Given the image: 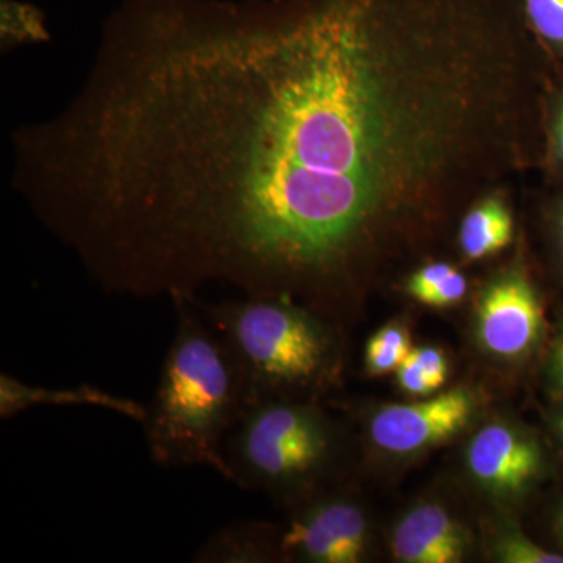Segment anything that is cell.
I'll return each mask as SVG.
<instances>
[{
  "mask_svg": "<svg viewBox=\"0 0 563 563\" xmlns=\"http://www.w3.org/2000/svg\"><path fill=\"white\" fill-rule=\"evenodd\" d=\"M473 412L472 393L455 388L429 401L377 410L369 420V439L387 453H418L461 432Z\"/></svg>",
  "mask_w": 563,
  "mask_h": 563,
  "instance_id": "obj_6",
  "label": "cell"
},
{
  "mask_svg": "<svg viewBox=\"0 0 563 563\" xmlns=\"http://www.w3.org/2000/svg\"><path fill=\"white\" fill-rule=\"evenodd\" d=\"M98 407L121 417L141 422L146 417V406L135 399L114 395L95 385L81 384L77 387H41L25 384L24 380L0 373V418L11 420L25 410L36 407Z\"/></svg>",
  "mask_w": 563,
  "mask_h": 563,
  "instance_id": "obj_8",
  "label": "cell"
},
{
  "mask_svg": "<svg viewBox=\"0 0 563 563\" xmlns=\"http://www.w3.org/2000/svg\"><path fill=\"white\" fill-rule=\"evenodd\" d=\"M51 41L46 14L24 0H0V51L38 46Z\"/></svg>",
  "mask_w": 563,
  "mask_h": 563,
  "instance_id": "obj_14",
  "label": "cell"
},
{
  "mask_svg": "<svg viewBox=\"0 0 563 563\" xmlns=\"http://www.w3.org/2000/svg\"><path fill=\"white\" fill-rule=\"evenodd\" d=\"M415 354H417L418 362H420L422 372L428 376L433 391L439 390L448 377V362L443 352L435 347H418L415 350Z\"/></svg>",
  "mask_w": 563,
  "mask_h": 563,
  "instance_id": "obj_19",
  "label": "cell"
},
{
  "mask_svg": "<svg viewBox=\"0 0 563 563\" xmlns=\"http://www.w3.org/2000/svg\"><path fill=\"white\" fill-rule=\"evenodd\" d=\"M173 306L176 333L141 421L147 451L165 468L207 466L229 481L225 442L246 407L242 373L192 298Z\"/></svg>",
  "mask_w": 563,
  "mask_h": 563,
  "instance_id": "obj_1",
  "label": "cell"
},
{
  "mask_svg": "<svg viewBox=\"0 0 563 563\" xmlns=\"http://www.w3.org/2000/svg\"><path fill=\"white\" fill-rule=\"evenodd\" d=\"M474 479L496 495L523 492L540 472L537 444L506 424L485 426L466 451Z\"/></svg>",
  "mask_w": 563,
  "mask_h": 563,
  "instance_id": "obj_7",
  "label": "cell"
},
{
  "mask_svg": "<svg viewBox=\"0 0 563 563\" xmlns=\"http://www.w3.org/2000/svg\"><path fill=\"white\" fill-rule=\"evenodd\" d=\"M465 548V533L437 504L418 506L393 532V554L401 562L457 563Z\"/></svg>",
  "mask_w": 563,
  "mask_h": 563,
  "instance_id": "obj_9",
  "label": "cell"
},
{
  "mask_svg": "<svg viewBox=\"0 0 563 563\" xmlns=\"http://www.w3.org/2000/svg\"><path fill=\"white\" fill-rule=\"evenodd\" d=\"M548 185L553 188V195L547 203V217L550 221L551 233H553L555 250L561 254L563 261V181Z\"/></svg>",
  "mask_w": 563,
  "mask_h": 563,
  "instance_id": "obj_20",
  "label": "cell"
},
{
  "mask_svg": "<svg viewBox=\"0 0 563 563\" xmlns=\"http://www.w3.org/2000/svg\"><path fill=\"white\" fill-rule=\"evenodd\" d=\"M506 191L487 192L462 214L457 240L466 261H484L514 242L515 220Z\"/></svg>",
  "mask_w": 563,
  "mask_h": 563,
  "instance_id": "obj_10",
  "label": "cell"
},
{
  "mask_svg": "<svg viewBox=\"0 0 563 563\" xmlns=\"http://www.w3.org/2000/svg\"><path fill=\"white\" fill-rule=\"evenodd\" d=\"M561 426H562V431H563V420H562V422H561Z\"/></svg>",
  "mask_w": 563,
  "mask_h": 563,
  "instance_id": "obj_23",
  "label": "cell"
},
{
  "mask_svg": "<svg viewBox=\"0 0 563 563\" xmlns=\"http://www.w3.org/2000/svg\"><path fill=\"white\" fill-rule=\"evenodd\" d=\"M217 329L242 373L246 406L324 387L339 368L335 335L287 295L192 298Z\"/></svg>",
  "mask_w": 563,
  "mask_h": 563,
  "instance_id": "obj_2",
  "label": "cell"
},
{
  "mask_svg": "<svg viewBox=\"0 0 563 563\" xmlns=\"http://www.w3.org/2000/svg\"><path fill=\"white\" fill-rule=\"evenodd\" d=\"M542 303L520 268L499 274L485 287L477 307V333L485 350L499 357H520L542 332Z\"/></svg>",
  "mask_w": 563,
  "mask_h": 563,
  "instance_id": "obj_5",
  "label": "cell"
},
{
  "mask_svg": "<svg viewBox=\"0 0 563 563\" xmlns=\"http://www.w3.org/2000/svg\"><path fill=\"white\" fill-rule=\"evenodd\" d=\"M398 380L402 390L410 395H429L433 391L432 385L429 384L428 376L422 372L420 362H418L415 350L409 352L398 368Z\"/></svg>",
  "mask_w": 563,
  "mask_h": 563,
  "instance_id": "obj_18",
  "label": "cell"
},
{
  "mask_svg": "<svg viewBox=\"0 0 563 563\" xmlns=\"http://www.w3.org/2000/svg\"><path fill=\"white\" fill-rule=\"evenodd\" d=\"M559 362H561V374H562V383H563V346L561 350V355H559Z\"/></svg>",
  "mask_w": 563,
  "mask_h": 563,
  "instance_id": "obj_22",
  "label": "cell"
},
{
  "mask_svg": "<svg viewBox=\"0 0 563 563\" xmlns=\"http://www.w3.org/2000/svg\"><path fill=\"white\" fill-rule=\"evenodd\" d=\"M368 550V521L357 503L317 499L292 515L282 531L284 558L314 563H358Z\"/></svg>",
  "mask_w": 563,
  "mask_h": 563,
  "instance_id": "obj_4",
  "label": "cell"
},
{
  "mask_svg": "<svg viewBox=\"0 0 563 563\" xmlns=\"http://www.w3.org/2000/svg\"><path fill=\"white\" fill-rule=\"evenodd\" d=\"M539 172L547 184L563 181V68L559 65L544 92Z\"/></svg>",
  "mask_w": 563,
  "mask_h": 563,
  "instance_id": "obj_12",
  "label": "cell"
},
{
  "mask_svg": "<svg viewBox=\"0 0 563 563\" xmlns=\"http://www.w3.org/2000/svg\"><path fill=\"white\" fill-rule=\"evenodd\" d=\"M284 559L282 531L261 521H239L214 532L196 551V563H263Z\"/></svg>",
  "mask_w": 563,
  "mask_h": 563,
  "instance_id": "obj_11",
  "label": "cell"
},
{
  "mask_svg": "<svg viewBox=\"0 0 563 563\" xmlns=\"http://www.w3.org/2000/svg\"><path fill=\"white\" fill-rule=\"evenodd\" d=\"M335 451L331 421L310 404H250L225 442L229 483L274 496L298 495L328 472Z\"/></svg>",
  "mask_w": 563,
  "mask_h": 563,
  "instance_id": "obj_3",
  "label": "cell"
},
{
  "mask_svg": "<svg viewBox=\"0 0 563 563\" xmlns=\"http://www.w3.org/2000/svg\"><path fill=\"white\" fill-rule=\"evenodd\" d=\"M558 520H559L558 521L559 529H561V532H562V536H563V507H562L561 514H559Z\"/></svg>",
  "mask_w": 563,
  "mask_h": 563,
  "instance_id": "obj_21",
  "label": "cell"
},
{
  "mask_svg": "<svg viewBox=\"0 0 563 563\" xmlns=\"http://www.w3.org/2000/svg\"><path fill=\"white\" fill-rule=\"evenodd\" d=\"M526 21L547 54L563 68V0H520Z\"/></svg>",
  "mask_w": 563,
  "mask_h": 563,
  "instance_id": "obj_15",
  "label": "cell"
},
{
  "mask_svg": "<svg viewBox=\"0 0 563 563\" xmlns=\"http://www.w3.org/2000/svg\"><path fill=\"white\" fill-rule=\"evenodd\" d=\"M412 351L409 333L401 325H387L374 333L366 344L365 368L372 376L398 372L404 358Z\"/></svg>",
  "mask_w": 563,
  "mask_h": 563,
  "instance_id": "obj_16",
  "label": "cell"
},
{
  "mask_svg": "<svg viewBox=\"0 0 563 563\" xmlns=\"http://www.w3.org/2000/svg\"><path fill=\"white\" fill-rule=\"evenodd\" d=\"M406 291L429 307H451L462 301L468 291V280L448 262H431L410 274Z\"/></svg>",
  "mask_w": 563,
  "mask_h": 563,
  "instance_id": "obj_13",
  "label": "cell"
},
{
  "mask_svg": "<svg viewBox=\"0 0 563 563\" xmlns=\"http://www.w3.org/2000/svg\"><path fill=\"white\" fill-rule=\"evenodd\" d=\"M499 561L509 563H563V555L537 547L520 533H509L496 544Z\"/></svg>",
  "mask_w": 563,
  "mask_h": 563,
  "instance_id": "obj_17",
  "label": "cell"
}]
</instances>
